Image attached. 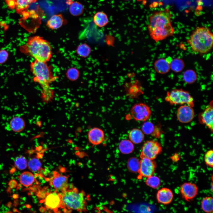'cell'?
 Wrapping results in <instances>:
<instances>
[{
	"instance_id": "6da1fadb",
	"label": "cell",
	"mask_w": 213,
	"mask_h": 213,
	"mask_svg": "<svg viewBox=\"0 0 213 213\" xmlns=\"http://www.w3.org/2000/svg\"><path fill=\"white\" fill-rule=\"evenodd\" d=\"M170 10L166 9L155 12L149 17L148 29L151 38L157 42L173 35Z\"/></svg>"
},
{
	"instance_id": "7a4b0ae2",
	"label": "cell",
	"mask_w": 213,
	"mask_h": 213,
	"mask_svg": "<svg viewBox=\"0 0 213 213\" xmlns=\"http://www.w3.org/2000/svg\"><path fill=\"white\" fill-rule=\"evenodd\" d=\"M30 70L34 77L33 81L39 84L42 88L41 97L46 102L51 101L54 97V91L50 84L58 77L55 75L52 67L46 62L35 60L30 64Z\"/></svg>"
},
{
	"instance_id": "3957f363",
	"label": "cell",
	"mask_w": 213,
	"mask_h": 213,
	"mask_svg": "<svg viewBox=\"0 0 213 213\" xmlns=\"http://www.w3.org/2000/svg\"><path fill=\"white\" fill-rule=\"evenodd\" d=\"M20 49L22 52L40 62H47L52 57V49L50 43L39 36L29 38Z\"/></svg>"
},
{
	"instance_id": "277c9868",
	"label": "cell",
	"mask_w": 213,
	"mask_h": 213,
	"mask_svg": "<svg viewBox=\"0 0 213 213\" xmlns=\"http://www.w3.org/2000/svg\"><path fill=\"white\" fill-rule=\"evenodd\" d=\"M191 50L200 54H205L212 49L213 34L209 28L205 27L197 28L188 40Z\"/></svg>"
},
{
	"instance_id": "5b68a950",
	"label": "cell",
	"mask_w": 213,
	"mask_h": 213,
	"mask_svg": "<svg viewBox=\"0 0 213 213\" xmlns=\"http://www.w3.org/2000/svg\"><path fill=\"white\" fill-rule=\"evenodd\" d=\"M85 194L83 191H80L76 188H69L62 193V206L70 210L85 211L87 202Z\"/></svg>"
},
{
	"instance_id": "8992f818",
	"label": "cell",
	"mask_w": 213,
	"mask_h": 213,
	"mask_svg": "<svg viewBox=\"0 0 213 213\" xmlns=\"http://www.w3.org/2000/svg\"><path fill=\"white\" fill-rule=\"evenodd\" d=\"M166 101L170 105H187L193 107L194 100L189 92L182 89H175L167 92Z\"/></svg>"
},
{
	"instance_id": "52a82bcc",
	"label": "cell",
	"mask_w": 213,
	"mask_h": 213,
	"mask_svg": "<svg viewBox=\"0 0 213 213\" xmlns=\"http://www.w3.org/2000/svg\"><path fill=\"white\" fill-rule=\"evenodd\" d=\"M162 151V146L159 142L155 140L147 141L142 147L140 158L154 160Z\"/></svg>"
},
{
	"instance_id": "ba28073f",
	"label": "cell",
	"mask_w": 213,
	"mask_h": 213,
	"mask_svg": "<svg viewBox=\"0 0 213 213\" xmlns=\"http://www.w3.org/2000/svg\"><path fill=\"white\" fill-rule=\"evenodd\" d=\"M130 112L131 116L135 120L145 122L149 118L151 110L147 104L140 103L133 105L130 109Z\"/></svg>"
},
{
	"instance_id": "9c48e42d",
	"label": "cell",
	"mask_w": 213,
	"mask_h": 213,
	"mask_svg": "<svg viewBox=\"0 0 213 213\" xmlns=\"http://www.w3.org/2000/svg\"><path fill=\"white\" fill-rule=\"evenodd\" d=\"M156 164L154 160L146 158H141L139 161V168L137 178L139 179L142 177L147 178L153 175L156 167Z\"/></svg>"
},
{
	"instance_id": "30bf717a",
	"label": "cell",
	"mask_w": 213,
	"mask_h": 213,
	"mask_svg": "<svg viewBox=\"0 0 213 213\" xmlns=\"http://www.w3.org/2000/svg\"><path fill=\"white\" fill-rule=\"evenodd\" d=\"M44 202L45 207L54 212L63 207L61 194L55 191L47 193L44 198L41 200Z\"/></svg>"
},
{
	"instance_id": "8fae6325",
	"label": "cell",
	"mask_w": 213,
	"mask_h": 213,
	"mask_svg": "<svg viewBox=\"0 0 213 213\" xmlns=\"http://www.w3.org/2000/svg\"><path fill=\"white\" fill-rule=\"evenodd\" d=\"M49 180L50 185L57 191L62 193L69 188L68 178L56 171L54 172Z\"/></svg>"
},
{
	"instance_id": "7c38bea8",
	"label": "cell",
	"mask_w": 213,
	"mask_h": 213,
	"mask_svg": "<svg viewBox=\"0 0 213 213\" xmlns=\"http://www.w3.org/2000/svg\"><path fill=\"white\" fill-rule=\"evenodd\" d=\"M176 116L180 122L188 123L193 120L195 116L193 107L187 105H183L178 109Z\"/></svg>"
},
{
	"instance_id": "4fadbf2b",
	"label": "cell",
	"mask_w": 213,
	"mask_h": 213,
	"mask_svg": "<svg viewBox=\"0 0 213 213\" xmlns=\"http://www.w3.org/2000/svg\"><path fill=\"white\" fill-rule=\"evenodd\" d=\"M180 191L183 199L189 202L192 201L198 193L197 185L190 182H185L182 184Z\"/></svg>"
},
{
	"instance_id": "5bb4252c",
	"label": "cell",
	"mask_w": 213,
	"mask_h": 213,
	"mask_svg": "<svg viewBox=\"0 0 213 213\" xmlns=\"http://www.w3.org/2000/svg\"><path fill=\"white\" fill-rule=\"evenodd\" d=\"M213 101L212 100L202 113L200 117L201 122L205 125L212 132L213 124Z\"/></svg>"
},
{
	"instance_id": "9a60e30c",
	"label": "cell",
	"mask_w": 213,
	"mask_h": 213,
	"mask_svg": "<svg viewBox=\"0 0 213 213\" xmlns=\"http://www.w3.org/2000/svg\"><path fill=\"white\" fill-rule=\"evenodd\" d=\"M88 138L90 142L93 145H98L104 141V133L101 128L94 127L89 131Z\"/></svg>"
},
{
	"instance_id": "2e32d148",
	"label": "cell",
	"mask_w": 213,
	"mask_h": 213,
	"mask_svg": "<svg viewBox=\"0 0 213 213\" xmlns=\"http://www.w3.org/2000/svg\"><path fill=\"white\" fill-rule=\"evenodd\" d=\"M174 195L172 191L170 189L163 188L158 191L156 195L157 200L158 203L167 205L172 201Z\"/></svg>"
},
{
	"instance_id": "e0dca14e",
	"label": "cell",
	"mask_w": 213,
	"mask_h": 213,
	"mask_svg": "<svg viewBox=\"0 0 213 213\" xmlns=\"http://www.w3.org/2000/svg\"><path fill=\"white\" fill-rule=\"evenodd\" d=\"M154 67L156 71L160 74L168 73L170 68V62L167 59L160 58L156 60L154 63Z\"/></svg>"
},
{
	"instance_id": "ac0fdd59",
	"label": "cell",
	"mask_w": 213,
	"mask_h": 213,
	"mask_svg": "<svg viewBox=\"0 0 213 213\" xmlns=\"http://www.w3.org/2000/svg\"><path fill=\"white\" fill-rule=\"evenodd\" d=\"M64 22V19L62 14H55L52 16L47 21L46 25L50 29L56 30L60 28Z\"/></svg>"
},
{
	"instance_id": "d6986e66",
	"label": "cell",
	"mask_w": 213,
	"mask_h": 213,
	"mask_svg": "<svg viewBox=\"0 0 213 213\" xmlns=\"http://www.w3.org/2000/svg\"><path fill=\"white\" fill-rule=\"evenodd\" d=\"M25 124V121L21 117L15 116L13 117L9 123L10 129L15 132H20L24 129Z\"/></svg>"
},
{
	"instance_id": "ffe728a7",
	"label": "cell",
	"mask_w": 213,
	"mask_h": 213,
	"mask_svg": "<svg viewBox=\"0 0 213 213\" xmlns=\"http://www.w3.org/2000/svg\"><path fill=\"white\" fill-rule=\"evenodd\" d=\"M128 137L130 140L133 143L138 144L143 141L145 136L144 134L141 130L134 128L129 132Z\"/></svg>"
},
{
	"instance_id": "44dd1931",
	"label": "cell",
	"mask_w": 213,
	"mask_h": 213,
	"mask_svg": "<svg viewBox=\"0 0 213 213\" xmlns=\"http://www.w3.org/2000/svg\"><path fill=\"white\" fill-rule=\"evenodd\" d=\"M93 21L95 24L99 27H103L108 23V16L103 12H99L94 15Z\"/></svg>"
},
{
	"instance_id": "7402d4cb",
	"label": "cell",
	"mask_w": 213,
	"mask_h": 213,
	"mask_svg": "<svg viewBox=\"0 0 213 213\" xmlns=\"http://www.w3.org/2000/svg\"><path fill=\"white\" fill-rule=\"evenodd\" d=\"M19 180L21 184L25 187L31 185L35 181L33 174L28 171H25L20 175Z\"/></svg>"
},
{
	"instance_id": "603a6c76",
	"label": "cell",
	"mask_w": 213,
	"mask_h": 213,
	"mask_svg": "<svg viewBox=\"0 0 213 213\" xmlns=\"http://www.w3.org/2000/svg\"><path fill=\"white\" fill-rule=\"evenodd\" d=\"M118 147L120 152L124 154H130L134 149L133 143L128 139L121 141L119 143Z\"/></svg>"
},
{
	"instance_id": "cb8c5ba5",
	"label": "cell",
	"mask_w": 213,
	"mask_h": 213,
	"mask_svg": "<svg viewBox=\"0 0 213 213\" xmlns=\"http://www.w3.org/2000/svg\"><path fill=\"white\" fill-rule=\"evenodd\" d=\"M37 0H15V6L16 12L18 13L27 9L29 6L33 3L36 2Z\"/></svg>"
},
{
	"instance_id": "d4e9b609",
	"label": "cell",
	"mask_w": 213,
	"mask_h": 213,
	"mask_svg": "<svg viewBox=\"0 0 213 213\" xmlns=\"http://www.w3.org/2000/svg\"><path fill=\"white\" fill-rule=\"evenodd\" d=\"M201 207L206 213H212L213 211V198L211 196L204 198L202 200Z\"/></svg>"
},
{
	"instance_id": "484cf974",
	"label": "cell",
	"mask_w": 213,
	"mask_h": 213,
	"mask_svg": "<svg viewBox=\"0 0 213 213\" xmlns=\"http://www.w3.org/2000/svg\"><path fill=\"white\" fill-rule=\"evenodd\" d=\"M84 10V7L82 4L77 1L72 2L69 8L70 14L75 16H79L82 14Z\"/></svg>"
},
{
	"instance_id": "4316f807",
	"label": "cell",
	"mask_w": 213,
	"mask_h": 213,
	"mask_svg": "<svg viewBox=\"0 0 213 213\" xmlns=\"http://www.w3.org/2000/svg\"><path fill=\"white\" fill-rule=\"evenodd\" d=\"M170 68L176 72H181L185 67V63L181 59L175 58L172 59L170 62Z\"/></svg>"
},
{
	"instance_id": "83f0119b",
	"label": "cell",
	"mask_w": 213,
	"mask_h": 213,
	"mask_svg": "<svg viewBox=\"0 0 213 213\" xmlns=\"http://www.w3.org/2000/svg\"><path fill=\"white\" fill-rule=\"evenodd\" d=\"M91 52L90 46L86 43L79 44L76 49V52L80 56L83 58L88 57Z\"/></svg>"
},
{
	"instance_id": "f1b7e54d",
	"label": "cell",
	"mask_w": 213,
	"mask_h": 213,
	"mask_svg": "<svg viewBox=\"0 0 213 213\" xmlns=\"http://www.w3.org/2000/svg\"><path fill=\"white\" fill-rule=\"evenodd\" d=\"M197 76L196 72L192 70H186L183 75V78L184 81L188 84H192L196 82Z\"/></svg>"
},
{
	"instance_id": "f546056e",
	"label": "cell",
	"mask_w": 213,
	"mask_h": 213,
	"mask_svg": "<svg viewBox=\"0 0 213 213\" xmlns=\"http://www.w3.org/2000/svg\"><path fill=\"white\" fill-rule=\"evenodd\" d=\"M127 167L130 172H138L139 168V161L138 159L135 157L130 158L128 161Z\"/></svg>"
},
{
	"instance_id": "4dcf8cb0",
	"label": "cell",
	"mask_w": 213,
	"mask_h": 213,
	"mask_svg": "<svg viewBox=\"0 0 213 213\" xmlns=\"http://www.w3.org/2000/svg\"><path fill=\"white\" fill-rule=\"evenodd\" d=\"M145 183L148 186L154 189H156L160 186L161 181L159 177L152 175L147 178Z\"/></svg>"
},
{
	"instance_id": "1f68e13d",
	"label": "cell",
	"mask_w": 213,
	"mask_h": 213,
	"mask_svg": "<svg viewBox=\"0 0 213 213\" xmlns=\"http://www.w3.org/2000/svg\"><path fill=\"white\" fill-rule=\"evenodd\" d=\"M28 165L29 170L33 172H36L40 170L42 167L40 161L36 158L31 159L29 161Z\"/></svg>"
},
{
	"instance_id": "d6a6232c",
	"label": "cell",
	"mask_w": 213,
	"mask_h": 213,
	"mask_svg": "<svg viewBox=\"0 0 213 213\" xmlns=\"http://www.w3.org/2000/svg\"><path fill=\"white\" fill-rule=\"evenodd\" d=\"M67 78L70 80L75 81L79 78L80 72L76 68L71 67L67 70L66 73Z\"/></svg>"
},
{
	"instance_id": "836d02e7",
	"label": "cell",
	"mask_w": 213,
	"mask_h": 213,
	"mask_svg": "<svg viewBox=\"0 0 213 213\" xmlns=\"http://www.w3.org/2000/svg\"><path fill=\"white\" fill-rule=\"evenodd\" d=\"M14 164L16 168L20 170H22L26 168L28 163L26 158L22 156L18 157L15 159Z\"/></svg>"
},
{
	"instance_id": "e575fe53",
	"label": "cell",
	"mask_w": 213,
	"mask_h": 213,
	"mask_svg": "<svg viewBox=\"0 0 213 213\" xmlns=\"http://www.w3.org/2000/svg\"><path fill=\"white\" fill-rule=\"evenodd\" d=\"M155 128L154 124L151 122L145 121L141 127V130L144 134L149 135L152 133Z\"/></svg>"
},
{
	"instance_id": "d590c367",
	"label": "cell",
	"mask_w": 213,
	"mask_h": 213,
	"mask_svg": "<svg viewBox=\"0 0 213 213\" xmlns=\"http://www.w3.org/2000/svg\"><path fill=\"white\" fill-rule=\"evenodd\" d=\"M213 150L210 149L206 152L204 156V160L206 164L212 168L213 167Z\"/></svg>"
},
{
	"instance_id": "8d00e7d4",
	"label": "cell",
	"mask_w": 213,
	"mask_h": 213,
	"mask_svg": "<svg viewBox=\"0 0 213 213\" xmlns=\"http://www.w3.org/2000/svg\"><path fill=\"white\" fill-rule=\"evenodd\" d=\"M8 56V53L5 50L0 51V64L4 63L7 60Z\"/></svg>"
},
{
	"instance_id": "74e56055",
	"label": "cell",
	"mask_w": 213,
	"mask_h": 213,
	"mask_svg": "<svg viewBox=\"0 0 213 213\" xmlns=\"http://www.w3.org/2000/svg\"><path fill=\"white\" fill-rule=\"evenodd\" d=\"M19 204V201L17 199L15 200L14 201V206H17Z\"/></svg>"
},
{
	"instance_id": "f35d334b",
	"label": "cell",
	"mask_w": 213,
	"mask_h": 213,
	"mask_svg": "<svg viewBox=\"0 0 213 213\" xmlns=\"http://www.w3.org/2000/svg\"><path fill=\"white\" fill-rule=\"evenodd\" d=\"M12 203L11 202H9L6 204V206L9 208H11L12 207Z\"/></svg>"
},
{
	"instance_id": "ab89813d",
	"label": "cell",
	"mask_w": 213,
	"mask_h": 213,
	"mask_svg": "<svg viewBox=\"0 0 213 213\" xmlns=\"http://www.w3.org/2000/svg\"><path fill=\"white\" fill-rule=\"evenodd\" d=\"M12 197L14 199H17L19 197L18 195L16 194H14L12 196Z\"/></svg>"
},
{
	"instance_id": "60d3db41",
	"label": "cell",
	"mask_w": 213,
	"mask_h": 213,
	"mask_svg": "<svg viewBox=\"0 0 213 213\" xmlns=\"http://www.w3.org/2000/svg\"><path fill=\"white\" fill-rule=\"evenodd\" d=\"M13 211L14 212H19V211L16 208H13Z\"/></svg>"
},
{
	"instance_id": "b9f144b4",
	"label": "cell",
	"mask_w": 213,
	"mask_h": 213,
	"mask_svg": "<svg viewBox=\"0 0 213 213\" xmlns=\"http://www.w3.org/2000/svg\"><path fill=\"white\" fill-rule=\"evenodd\" d=\"M25 206L27 208H29V209H30L31 207V206L30 204H26Z\"/></svg>"
},
{
	"instance_id": "7bdbcfd3",
	"label": "cell",
	"mask_w": 213,
	"mask_h": 213,
	"mask_svg": "<svg viewBox=\"0 0 213 213\" xmlns=\"http://www.w3.org/2000/svg\"><path fill=\"white\" fill-rule=\"evenodd\" d=\"M25 203V202H24V201H20V203H19L20 205H22L23 204H24Z\"/></svg>"
},
{
	"instance_id": "ee69618b",
	"label": "cell",
	"mask_w": 213,
	"mask_h": 213,
	"mask_svg": "<svg viewBox=\"0 0 213 213\" xmlns=\"http://www.w3.org/2000/svg\"><path fill=\"white\" fill-rule=\"evenodd\" d=\"M22 199L23 200V201H25L26 200V199L25 197H24Z\"/></svg>"
},
{
	"instance_id": "f6af8a7d",
	"label": "cell",
	"mask_w": 213,
	"mask_h": 213,
	"mask_svg": "<svg viewBox=\"0 0 213 213\" xmlns=\"http://www.w3.org/2000/svg\"><path fill=\"white\" fill-rule=\"evenodd\" d=\"M25 207H25V205L23 206H22V209H24V208H25Z\"/></svg>"
},
{
	"instance_id": "bcb514c9",
	"label": "cell",
	"mask_w": 213,
	"mask_h": 213,
	"mask_svg": "<svg viewBox=\"0 0 213 213\" xmlns=\"http://www.w3.org/2000/svg\"><path fill=\"white\" fill-rule=\"evenodd\" d=\"M19 209H20V210H22V208L20 207V208Z\"/></svg>"
},
{
	"instance_id": "7dc6e473",
	"label": "cell",
	"mask_w": 213,
	"mask_h": 213,
	"mask_svg": "<svg viewBox=\"0 0 213 213\" xmlns=\"http://www.w3.org/2000/svg\"><path fill=\"white\" fill-rule=\"evenodd\" d=\"M125 0V1H129V0Z\"/></svg>"
},
{
	"instance_id": "c3c4849f",
	"label": "cell",
	"mask_w": 213,
	"mask_h": 213,
	"mask_svg": "<svg viewBox=\"0 0 213 213\" xmlns=\"http://www.w3.org/2000/svg\"></svg>"
},
{
	"instance_id": "681fc988",
	"label": "cell",
	"mask_w": 213,
	"mask_h": 213,
	"mask_svg": "<svg viewBox=\"0 0 213 213\" xmlns=\"http://www.w3.org/2000/svg\"></svg>"
},
{
	"instance_id": "f907efd6",
	"label": "cell",
	"mask_w": 213,
	"mask_h": 213,
	"mask_svg": "<svg viewBox=\"0 0 213 213\" xmlns=\"http://www.w3.org/2000/svg\"><path fill=\"white\" fill-rule=\"evenodd\" d=\"M11 213H12V212Z\"/></svg>"
}]
</instances>
